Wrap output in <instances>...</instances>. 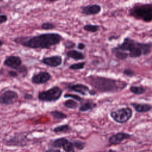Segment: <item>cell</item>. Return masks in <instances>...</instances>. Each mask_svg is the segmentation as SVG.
<instances>
[{
	"label": "cell",
	"mask_w": 152,
	"mask_h": 152,
	"mask_svg": "<svg viewBox=\"0 0 152 152\" xmlns=\"http://www.w3.org/2000/svg\"><path fill=\"white\" fill-rule=\"evenodd\" d=\"M48 2H55V1H48Z\"/></svg>",
	"instance_id": "obj_40"
},
{
	"label": "cell",
	"mask_w": 152,
	"mask_h": 152,
	"mask_svg": "<svg viewBox=\"0 0 152 152\" xmlns=\"http://www.w3.org/2000/svg\"><path fill=\"white\" fill-rule=\"evenodd\" d=\"M131 93L135 95H141L144 94L147 91V89L144 86H131L129 88Z\"/></svg>",
	"instance_id": "obj_21"
},
{
	"label": "cell",
	"mask_w": 152,
	"mask_h": 152,
	"mask_svg": "<svg viewBox=\"0 0 152 152\" xmlns=\"http://www.w3.org/2000/svg\"><path fill=\"white\" fill-rule=\"evenodd\" d=\"M97 107V103L91 99H84L81 103L78 109L80 112H86L91 110Z\"/></svg>",
	"instance_id": "obj_16"
},
{
	"label": "cell",
	"mask_w": 152,
	"mask_h": 152,
	"mask_svg": "<svg viewBox=\"0 0 152 152\" xmlns=\"http://www.w3.org/2000/svg\"><path fill=\"white\" fill-rule=\"evenodd\" d=\"M4 45V41L0 39V47H1Z\"/></svg>",
	"instance_id": "obj_39"
},
{
	"label": "cell",
	"mask_w": 152,
	"mask_h": 152,
	"mask_svg": "<svg viewBox=\"0 0 152 152\" xmlns=\"http://www.w3.org/2000/svg\"><path fill=\"white\" fill-rule=\"evenodd\" d=\"M72 142L73 143L74 147L78 149V150H83L86 146L85 142L79 140H74Z\"/></svg>",
	"instance_id": "obj_28"
},
{
	"label": "cell",
	"mask_w": 152,
	"mask_h": 152,
	"mask_svg": "<svg viewBox=\"0 0 152 152\" xmlns=\"http://www.w3.org/2000/svg\"><path fill=\"white\" fill-rule=\"evenodd\" d=\"M111 52L115 58L119 60H125L129 56V53L128 52L119 50L115 47H113L111 49Z\"/></svg>",
	"instance_id": "obj_19"
},
{
	"label": "cell",
	"mask_w": 152,
	"mask_h": 152,
	"mask_svg": "<svg viewBox=\"0 0 152 152\" xmlns=\"http://www.w3.org/2000/svg\"><path fill=\"white\" fill-rule=\"evenodd\" d=\"M8 21V16L4 14L0 13V25L5 23Z\"/></svg>",
	"instance_id": "obj_34"
},
{
	"label": "cell",
	"mask_w": 152,
	"mask_h": 152,
	"mask_svg": "<svg viewBox=\"0 0 152 152\" xmlns=\"http://www.w3.org/2000/svg\"><path fill=\"white\" fill-rule=\"evenodd\" d=\"M66 88L71 91L77 93L84 96H87V94L89 93L90 91V89L88 86L82 83L69 84L66 86Z\"/></svg>",
	"instance_id": "obj_12"
},
{
	"label": "cell",
	"mask_w": 152,
	"mask_h": 152,
	"mask_svg": "<svg viewBox=\"0 0 152 152\" xmlns=\"http://www.w3.org/2000/svg\"><path fill=\"white\" fill-rule=\"evenodd\" d=\"M110 116L118 124H124L130 120L132 116V110L130 107H123L112 110L110 112Z\"/></svg>",
	"instance_id": "obj_6"
},
{
	"label": "cell",
	"mask_w": 152,
	"mask_h": 152,
	"mask_svg": "<svg viewBox=\"0 0 152 152\" xmlns=\"http://www.w3.org/2000/svg\"><path fill=\"white\" fill-rule=\"evenodd\" d=\"M64 46L66 49H72L76 46V44L74 42L68 40L64 43Z\"/></svg>",
	"instance_id": "obj_31"
},
{
	"label": "cell",
	"mask_w": 152,
	"mask_h": 152,
	"mask_svg": "<svg viewBox=\"0 0 152 152\" xmlns=\"http://www.w3.org/2000/svg\"><path fill=\"white\" fill-rule=\"evenodd\" d=\"M86 62H81L78 63H74L69 66V69L71 70H81L84 68Z\"/></svg>",
	"instance_id": "obj_25"
},
{
	"label": "cell",
	"mask_w": 152,
	"mask_h": 152,
	"mask_svg": "<svg viewBox=\"0 0 152 152\" xmlns=\"http://www.w3.org/2000/svg\"><path fill=\"white\" fill-rule=\"evenodd\" d=\"M83 29L88 32L90 33H96L100 30V26L96 24H87L83 26Z\"/></svg>",
	"instance_id": "obj_24"
},
{
	"label": "cell",
	"mask_w": 152,
	"mask_h": 152,
	"mask_svg": "<svg viewBox=\"0 0 152 152\" xmlns=\"http://www.w3.org/2000/svg\"><path fill=\"white\" fill-rule=\"evenodd\" d=\"M66 55L68 58L72 59L75 61H81L85 59L84 54L77 50L71 49L66 52Z\"/></svg>",
	"instance_id": "obj_17"
},
{
	"label": "cell",
	"mask_w": 152,
	"mask_h": 152,
	"mask_svg": "<svg viewBox=\"0 0 152 152\" xmlns=\"http://www.w3.org/2000/svg\"><path fill=\"white\" fill-rule=\"evenodd\" d=\"M18 74H21L22 75V77L24 78L28 74V68L27 67V66L24 65H22L16 71Z\"/></svg>",
	"instance_id": "obj_30"
},
{
	"label": "cell",
	"mask_w": 152,
	"mask_h": 152,
	"mask_svg": "<svg viewBox=\"0 0 152 152\" xmlns=\"http://www.w3.org/2000/svg\"><path fill=\"white\" fill-rule=\"evenodd\" d=\"M8 75L12 78H17L19 76V74L15 70H10L8 72Z\"/></svg>",
	"instance_id": "obj_33"
},
{
	"label": "cell",
	"mask_w": 152,
	"mask_h": 152,
	"mask_svg": "<svg viewBox=\"0 0 152 152\" xmlns=\"http://www.w3.org/2000/svg\"><path fill=\"white\" fill-rule=\"evenodd\" d=\"M130 105L136 112L140 113H147L152 110V105L148 103L132 102L130 103Z\"/></svg>",
	"instance_id": "obj_15"
},
{
	"label": "cell",
	"mask_w": 152,
	"mask_h": 152,
	"mask_svg": "<svg viewBox=\"0 0 152 152\" xmlns=\"http://www.w3.org/2000/svg\"><path fill=\"white\" fill-rule=\"evenodd\" d=\"M45 152H62L61 150L58 148H50L46 150Z\"/></svg>",
	"instance_id": "obj_37"
},
{
	"label": "cell",
	"mask_w": 152,
	"mask_h": 152,
	"mask_svg": "<svg viewBox=\"0 0 152 152\" xmlns=\"http://www.w3.org/2000/svg\"><path fill=\"white\" fill-rule=\"evenodd\" d=\"M62 93L63 90L61 87L55 86L46 90L39 91L37 95V99L39 102H56L59 100Z\"/></svg>",
	"instance_id": "obj_5"
},
{
	"label": "cell",
	"mask_w": 152,
	"mask_h": 152,
	"mask_svg": "<svg viewBox=\"0 0 152 152\" xmlns=\"http://www.w3.org/2000/svg\"><path fill=\"white\" fill-rule=\"evenodd\" d=\"M50 115L55 120H64L68 118V115L65 113L57 110L51 111Z\"/></svg>",
	"instance_id": "obj_22"
},
{
	"label": "cell",
	"mask_w": 152,
	"mask_h": 152,
	"mask_svg": "<svg viewBox=\"0 0 152 152\" xmlns=\"http://www.w3.org/2000/svg\"><path fill=\"white\" fill-rule=\"evenodd\" d=\"M84 81L88 84L97 93H114L124 90L128 86L125 81L96 75H90L84 78Z\"/></svg>",
	"instance_id": "obj_2"
},
{
	"label": "cell",
	"mask_w": 152,
	"mask_h": 152,
	"mask_svg": "<svg viewBox=\"0 0 152 152\" xmlns=\"http://www.w3.org/2000/svg\"><path fill=\"white\" fill-rule=\"evenodd\" d=\"M116 49L129 52V56L131 58H137L141 55H148L152 50V42H140L126 37L121 44L115 46Z\"/></svg>",
	"instance_id": "obj_3"
},
{
	"label": "cell",
	"mask_w": 152,
	"mask_h": 152,
	"mask_svg": "<svg viewBox=\"0 0 152 152\" xmlns=\"http://www.w3.org/2000/svg\"><path fill=\"white\" fill-rule=\"evenodd\" d=\"M64 98H70L71 99H73L75 101L79 102L80 103H81L84 99H83L81 96L77 95V94H71V93H65L64 95Z\"/></svg>",
	"instance_id": "obj_27"
},
{
	"label": "cell",
	"mask_w": 152,
	"mask_h": 152,
	"mask_svg": "<svg viewBox=\"0 0 152 152\" xmlns=\"http://www.w3.org/2000/svg\"><path fill=\"white\" fill-rule=\"evenodd\" d=\"M23 97L25 100H32L33 99V96L31 94H29V93H25L23 96Z\"/></svg>",
	"instance_id": "obj_35"
},
{
	"label": "cell",
	"mask_w": 152,
	"mask_h": 152,
	"mask_svg": "<svg viewBox=\"0 0 152 152\" xmlns=\"http://www.w3.org/2000/svg\"><path fill=\"white\" fill-rule=\"evenodd\" d=\"M102 11V7L97 4H89L81 8V13L85 15H95Z\"/></svg>",
	"instance_id": "obj_14"
},
{
	"label": "cell",
	"mask_w": 152,
	"mask_h": 152,
	"mask_svg": "<svg viewBox=\"0 0 152 152\" xmlns=\"http://www.w3.org/2000/svg\"><path fill=\"white\" fill-rule=\"evenodd\" d=\"M30 140L27 135L23 133H16L14 135L4 139L3 144L10 147H25L27 145Z\"/></svg>",
	"instance_id": "obj_7"
},
{
	"label": "cell",
	"mask_w": 152,
	"mask_h": 152,
	"mask_svg": "<svg viewBox=\"0 0 152 152\" xmlns=\"http://www.w3.org/2000/svg\"><path fill=\"white\" fill-rule=\"evenodd\" d=\"M52 78L51 74L46 71H39L34 74L31 78V82L33 84L39 85L46 84Z\"/></svg>",
	"instance_id": "obj_9"
},
{
	"label": "cell",
	"mask_w": 152,
	"mask_h": 152,
	"mask_svg": "<svg viewBox=\"0 0 152 152\" xmlns=\"http://www.w3.org/2000/svg\"><path fill=\"white\" fill-rule=\"evenodd\" d=\"M55 27H56L55 25L51 22H44L40 26L41 29L44 30H53L55 28Z\"/></svg>",
	"instance_id": "obj_29"
},
{
	"label": "cell",
	"mask_w": 152,
	"mask_h": 152,
	"mask_svg": "<svg viewBox=\"0 0 152 152\" xmlns=\"http://www.w3.org/2000/svg\"><path fill=\"white\" fill-rule=\"evenodd\" d=\"M3 64L5 66L15 71L18 70L23 65L21 58L17 55L7 56L5 58Z\"/></svg>",
	"instance_id": "obj_10"
},
{
	"label": "cell",
	"mask_w": 152,
	"mask_h": 152,
	"mask_svg": "<svg viewBox=\"0 0 152 152\" xmlns=\"http://www.w3.org/2000/svg\"><path fill=\"white\" fill-rule=\"evenodd\" d=\"M123 74L129 77H132L135 75V72L134 71L129 68H125L123 71Z\"/></svg>",
	"instance_id": "obj_32"
},
{
	"label": "cell",
	"mask_w": 152,
	"mask_h": 152,
	"mask_svg": "<svg viewBox=\"0 0 152 152\" xmlns=\"http://www.w3.org/2000/svg\"><path fill=\"white\" fill-rule=\"evenodd\" d=\"M68 141L67 138L65 137H61L58 138L54 140H53L50 142V147H53V148H62L64 145Z\"/></svg>",
	"instance_id": "obj_20"
},
{
	"label": "cell",
	"mask_w": 152,
	"mask_h": 152,
	"mask_svg": "<svg viewBox=\"0 0 152 152\" xmlns=\"http://www.w3.org/2000/svg\"><path fill=\"white\" fill-rule=\"evenodd\" d=\"M62 149L65 151V152H75V147L72 142L69 140L64 145Z\"/></svg>",
	"instance_id": "obj_26"
},
{
	"label": "cell",
	"mask_w": 152,
	"mask_h": 152,
	"mask_svg": "<svg viewBox=\"0 0 152 152\" xmlns=\"http://www.w3.org/2000/svg\"><path fill=\"white\" fill-rule=\"evenodd\" d=\"M18 97L19 95L15 90H7L0 94V105H11Z\"/></svg>",
	"instance_id": "obj_8"
},
{
	"label": "cell",
	"mask_w": 152,
	"mask_h": 152,
	"mask_svg": "<svg viewBox=\"0 0 152 152\" xmlns=\"http://www.w3.org/2000/svg\"><path fill=\"white\" fill-rule=\"evenodd\" d=\"M64 37L56 32L44 33L32 36H18L13 41L22 46L33 49H50L61 43Z\"/></svg>",
	"instance_id": "obj_1"
},
{
	"label": "cell",
	"mask_w": 152,
	"mask_h": 152,
	"mask_svg": "<svg viewBox=\"0 0 152 152\" xmlns=\"http://www.w3.org/2000/svg\"><path fill=\"white\" fill-rule=\"evenodd\" d=\"M128 15L145 23L152 21V3H136L128 11Z\"/></svg>",
	"instance_id": "obj_4"
},
{
	"label": "cell",
	"mask_w": 152,
	"mask_h": 152,
	"mask_svg": "<svg viewBox=\"0 0 152 152\" xmlns=\"http://www.w3.org/2000/svg\"><path fill=\"white\" fill-rule=\"evenodd\" d=\"M118 37H119V36H111L109 37V39H108V40L110 41V40H113V39H118Z\"/></svg>",
	"instance_id": "obj_38"
},
{
	"label": "cell",
	"mask_w": 152,
	"mask_h": 152,
	"mask_svg": "<svg viewBox=\"0 0 152 152\" xmlns=\"http://www.w3.org/2000/svg\"><path fill=\"white\" fill-rule=\"evenodd\" d=\"M72 131L71 126L68 124H63L56 126L52 129V131L56 134H67Z\"/></svg>",
	"instance_id": "obj_18"
},
{
	"label": "cell",
	"mask_w": 152,
	"mask_h": 152,
	"mask_svg": "<svg viewBox=\"0 0 152 152\" xmlns=\"http://www.w3.org/2000/svg\"><path fill=\"white\" fill-rule=\"evenodd\" d=\"M63 105L67 109H75L78 107L79 104L77 101L71 99H68V100H65L63 103Z\"/></svg>",
	"instance_id": "obj_23"
},
{
	"label": "cell",
	"mask_w": 152,
	"mask_h": 152,
	"mask_svg": "<svg viewBox=\"0 0 152 152\" xmlns=\"http://www.w3.org/2000/svg\"><path fill=\"white\" fill-rule=\"evenodd\" d=\"M40 62L50 68H56L61 66L62 64V57L59 55H52L44 57L40 61Z\"/></svg>",
	"instance_id": "obj_11"
},
{
	"label": "cell",
	"mask_w": 152,
	"mask_h": 152,
	"mask_svg": "<svg viewBox=\"0 0 152 152\" xmlns=\"http://www.w3.org/2000/svg\"><path fill=\"white\" fill-rule=\"evenodd\" d=\"M132 137L131 134L128 133L119 132L112 135L108 138V142L111 145H118L121 144L124 140L129 139Z\"/></svg>",
	"instance_id": "obj_13"
},
{
	"label": "cell",
	"mask_w": 152,
	"mask_h": 152,
	"mask_svg": "<svg viewBox=\"0 0 152 152\" xmlns=\"http://www.w3.org/2000/svg\"><path fill=\"white\" fill-rule=\"evenodd\" d=\"M77 48L79 50H84L86 48V45L84 43L80 42L77 46Z\"/></svg>",
	"instance_id": "obj_36"
}]
</instances>
